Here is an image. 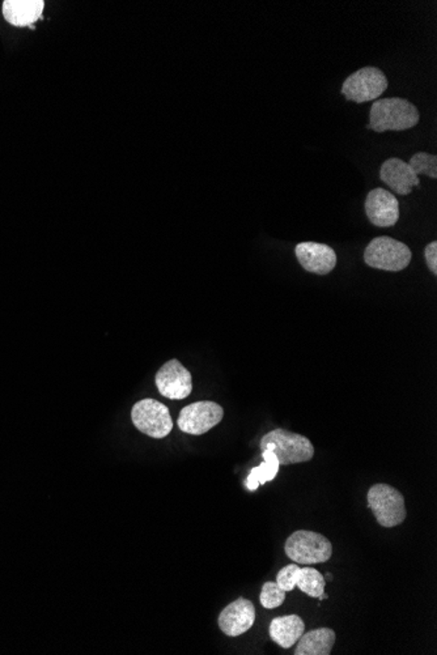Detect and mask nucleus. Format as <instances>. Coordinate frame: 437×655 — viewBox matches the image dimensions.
<instances>
[{"instance_id":"obj_13","label":"nucleus","mask_w":437,"mask_h":655,"mask_svg":"<svg viewBox=\"0 0 437 655\" xmlns=\"http://www.w3.org/2000/svg\"><path fill=\"white\" fill-rule=\"evenodd\" d=\"M380 178L384 184L397 193L398 195H409L413 187L419 186L418 176L413 173L409 163L401 158H389L381 166Z\"/></svg>"},{"instance_id":"obj_4","label":"nucleus","mask_w":437,"mask_h":655,"mask_svg":"<svg viewBox=\"0 0 437 655\" xmlns=\"http://www.w3.org/2000/svg\"><path fill=\"white\" fill-rule=\"evenodd\" d=\"M366 502L377 524L383 527H397L406 519L407 510L404 495L388 484L372 486L366 495Z\"/></svg>"},{"instance_id":"obj_10","label":"nucleus","mask_w":437,"mask_h":655,"mask_svg":"<svg viewBox=\"0 0 437 655\" xmlns=\"http://www.w3.org/2000/svg\"><path fill=\"white\" fill-rule=\"evenodd\" d=\"M366 214L375 227H393L400 219V202L388 190L377 187L366 195Z\"/></svg>"},{"instance_id":"obj_16","label":"nucleus","mask_w":437,"mask_h":655,"mask_svg":"<svg viewBox=\"0 0 437 655\" xmlns=\"http://www.w3.org/2000/svg\"><path fill=\"white\" fill-rule=\"evenodd\" d=\"M337 634L330 628L304 631L296 642L295 655H330L336 645Z\"/></svg>"},{"instance_id":"obj_11","label":"nucleus","mask_w":437,"mask_h":655,"mask_svg":"<svg viewBox=\"0 0 437 655\" xmlns=\"http://www.w3.org/2000/svg\"><path fill=\"white\" fill-rule=\"evenodd\" d=\"M254 622V604L248 599L239 598L220 612L218 622L223 633L237 637L251 630Z\"/></svg>"},{"instance_id":"obj_18","label":"nucleus","mask_w":437,"mask_h":655,"mask_svg":"<svg viewBox=\"0 0 437 655\" xmlns=\"http://www.w3.org/2000/svg\"><path fill=\"white\" fill-rule=\"evenodd\" d=\"M325 586H327V580H325L322 573L315 568H310V566L300 568L298 581H296V587H299L304 594L309 595L310 598L318 599L319 596L324 594Z\"/></svg>"},{"instance_id":"obj_17","label":"nucleus","mask_w":437,"mask_h":655,"mask_svg":"<svg viewBox=\"0 0 437 655\" xmlns=\"http://www.w3.org/2000/svg\"><path fill=\"white\" fill-rule=\"evenodd\" d=\"M263 463L258 467L252 469L249 472L248 479H246L245 484L246 489L249 490H257L258 487L263 486L268 481L274 480L277 478L278 472H280V460H278L277 455L272 453L270 449L262 451Z\"/></svg>"},{"instance_id":"obj_19","label":"nucleus","mask_w":437,"mask_h":655,"mask_svg":"<svg viewBox=\"0 0 437 655\" xmlns=\"http://www.w3.org/2000/svg\"><path fill=\"white\" fill-rule=\"evenodd\" d=\"M286 601V592L277 584L268 581L263 584L262 590H261L260 602L263 608L266 610H274V608L280 607L281 604Z\"/></svg>"},{"instance_id":"obj_15","label":"nucleus","mask_w":437,"mask_h":655,"mask_svg":"<svg viewBox=\"0 0 437 655\" xmlns=\"http://www.w3.org/2000/svg\"><path fill=\"white\" fill-rule=\"evenodd\" d=\"M304 631L305 622L299 615L280 616L270 622V639L283 649L292 648Z\"/></svg>"},{"instance_id":"obj_23","label":"nucleus","mask_w":437,"mask_h":655,"mask_svg":"<svg viewBox=\"0 0 437 655\" xmlns=\"http://www.w3.org/2000/svg\"><path fill=\"white\" fill-rule=\"evenodd\" d=\"M324 577L327 581H333V574H331V573H328V574L324 575Z\"/></svg>"},{"instance_id":"obj_6","label":"nucleus","mask_w":437,"mask_h":655,"mask_svg":"<svg viewBox=\"0 0 437 655\" xmlns=\"http://www.w3.org/2000/svg\"><path fill=\"white\" fill-rule=\"evenodd\" d=\"M388 78L377 67H365L351 73L342 85V95L348 101L363 104L374 101L388 90Z\"/></svg>"},{"instance_id":"obj_7","label":"nucleus","mask_w":437,"mask_h":655,"mask_svg":"<svg viewBox=\"0 0 437 655\" xmlns=\"http://www.w3.org/2000/svg\"><path fill=\"white\" fill-rule=\"evenodd\" d=\"M131 420L137 429L152 439H164L173 429L168 407L155 399L137 402L131 411Z\"/></svg>"},{"instance_id":"obj_3","label":"nucleus","mask_w":437,"mask_h":655,"mask_svg":"<svg viewBox=\"0 0 437 655\" xmlns=\"http://www.w3.org/2000/svg\"><path fill=\"white\" fill-rule=\"evenodd\" d=\"M284 551L293 563L313 565L330 560L333 545L327 536L316 531L299 530L286 540Z\"/></svg>"},{"instance_id":"obj_14","label":"nucleus","mask_w":437,"mask_h":655,"mask_svg":"<svg viewBox=\"0 0 437 655\" xmlns=\"http://www.w3.org/2000/svg\"><path fill=\"white\" fill-rule=\"evenodd\" d=\"M45 2L43 0H5L2 11L5 22L14 26H31L41 19Z\"/></svg>"},{"instance_id":"obj_20","label":"nucleus","mask_w":437,"mask_h":655,"mask_svg":"<svg viewBox=\"0 0 437 655\" xmlns=\"http://www.w3.org/2000/svg\"><path fill=\"white\" fill-rule=\"evenodd\" d=\"M409 166L416 176L424 175L427 177L437 178V157L435 155L418 152V154L413 156Z\"/></svg>"},{"instance_id":"obj_5","label":"nucleus","mask_w":437,"mask_h":655,"mask_svg":"<svg viewBox=\"0 0 437 655\" xmlns=\"http://www.w3.org/2000/svg\"><path fill=\"white\" fill-rule=\"evenodd\" d=\"M409 246L392 237H376L366 246L365 261L366 266L384 271L398 272L412 262Z\"/></svg>"},{"instance_id":"obj_2","label":"nucleus","mask_w":437,"mask_h":655,"mask_svg":"<svg viewBox=\"0 0 437 655\" xmlns=\"http://www.w3.org/2000/svg\"><path fill=\"white\" fill-rule=\"evenodd\" d=\"M261 451L270 449L280 460V466L309 462L315 457V446L307 437L283 428L274 429L262 437Z\"/></svg>"},{"instance_id":"obj_8","label":"nucleus","mask_w":437,"mask_h":655,"mask_svg":"<svg viewBox=\"0 0 437 655\" xmlns=\"http://www.w3.org/2000/svg\"><path fill=\"white\" fill-rule=\"evenodd\" d=\"M224 416V410L215 402H196L186 405L178 416V428L184 433L201 436L216 427Z\"/></svg>"},{"instance_id":"obj_21","label":"nucleus","mask_w":437,"mask_h":655,"mask_svg":"<svg viewBox=\"0 0 437 655\" xmlns=\"http://www.w3.org/2000/svg\"><path fill=\"white\" fill-rule=\"evenodd\" d=\"M300 572V566L296 564H290V565L284 566L280 569L277 575V584H280L284 592H292L296 587V581H298V574Z\"/></svg>"},{"instance_id":"obj_1","label":"nucleus","mask_w":437,"mask_h":655,"mask_svg":"<svg viewBox=\"0 0 437 655\" xmlns=\"http://www.w3.org/2000/svg\"><path fill=\"white\" fill-rule=\"evenodd\" d=\"M368 130L376 132L404 131L415 128L421 119L418 109L412 102L398 97L374 102L369 113Z\"/></svg>"},{"instance_id":"obj_9","label":"nucleus","mask_w":437,"mask_h":655,"mask_svg":"<svg viewBox=\"0 0 437 655\" xmlns=\"http://www.w3.org/2000/svg\"><path fill=\"white\" fill-rule=\"evenodd\" d=\"M158 393L170 401H183L193 392L192 375L178 360H169L157 370Z\"/></svg>"},{"instance_id":"obj_22","label":"nucleus","mask_w":437,"mask_h":655,"mask_svg":"<svg viewBox=\"0 0 437 655\" xmlns=\"http://www.w3.org/2000/svg\"><path fill=\"white\" fill-rule=\"evenodd\" d=\"M424 257H425V262H427L428 269L431 270V272H432L433 275H437V242H436V241H432V242L428 243V245L425 246Z\"/></svg>"},{"instance_id":"obj_12","label":"nucleus","mask_w":437,"mask_h":655,"mask_svg":"<svg viewBox=\"0 0 437 655\" xmlns=\"http://www.w3.org/2000/svg\"><path fill=\"white\" fill-rule=\"evenodd\" d=\"M295 252L305 271L328 275L336 269V252L325 243L301 242L296 246Z\"/></svg>"}]
</instances>
